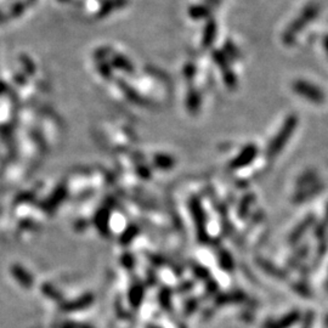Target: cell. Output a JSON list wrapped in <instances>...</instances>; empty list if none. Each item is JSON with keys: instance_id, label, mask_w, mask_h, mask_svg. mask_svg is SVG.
<instances>
[{"instance_id": "2", "label": "cell", "mask_w": 328, "mask_h": 328, "mask_svg": "<svg viewBox=\"0 0 328 328\" xmlns=\"http://www.w3.org/2000/svg\"><path fill=\"white\" fill-rule=\"evenodd\" d=\"M294 89L298 94L308 98H311V100L319 101L322 96L321 93L314 85H310L307 82H297L294 84Z\"/></svg>"}, {"instance_id": "4", "label": "cell", "mask_w": 328, "mask_h": 328, "mask_svg": "<svg viewBox=\"0 0 328 328\" xmlns=\"http://www.w3.org/2000/svg\"><path fill=\"white\" fill-rule=\"evenodd\" d=\"M189 12L190 16H191L192 19H202V17L208 16L209 9L206 6V5H194V6H192L191 9L189 10Z\"/></svg>"}, {"instance_id": "1", "label": "cell", "mask_w": 328, "mask_h": 328, "mask_svg": "<svg viewBox=\"0 0 328 328\" xmlns=\"http://www.w3.org/2000/svg\"><path fill=\"white\" fill-rule=\"evenodd\" d=\"M320 7L315 4H309L304 10H303L302 14L289 24V26L286 28L285 33H283V41L288 45L293 43L297 38L298 34L305 29V27L308 26V23H310L311 21H314L317 17L319 14Z\"/></svg>"}, {"instance_id": "3", "label": "cell", "mask_w": 328, "mask_h": 328, "mask_svg": "<svg viewBox=\"0 0 328 328\" xmlns=\"http://www.w3.org/2000/svg\"><path fill=\"white\" fill-rule=\"evenodd\" d=\"M216 37V23L215 21L211 19V21L207 23L206 28L203 31V46L204 48H208L212 45L213 40Z\"/></svg>"}]
</instances>
